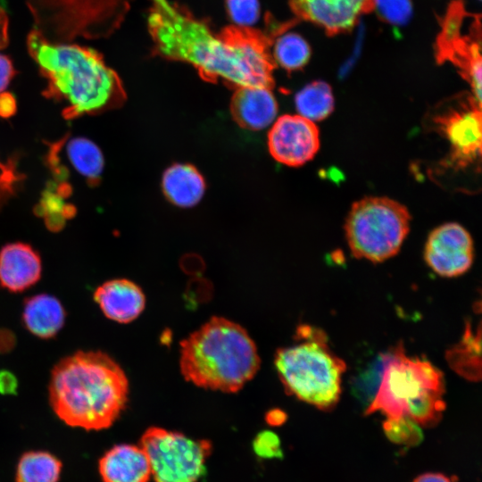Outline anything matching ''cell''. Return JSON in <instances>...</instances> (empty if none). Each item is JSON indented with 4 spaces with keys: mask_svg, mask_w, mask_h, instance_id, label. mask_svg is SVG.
Segmentation results:
<instances>
[{
    "mask_svg": "<svg viewBox=\"0 0 482 482\" xmlns=\"http://www.w3.org/2000/svg\"><path fill=\"white\" fill-rule=\"evenodd\" d=\"M383 430L392 443L399 445L416 446L423 440L420 426L407 415L386 419L383 423Z\"/></svg>",
    "mask_w": 482,
    "mask_h": 482,
    "instance_id": "83f0119b",
    "label": "cell"
},
{
    "mask_svg": "<svg viewBox=\"0 0 482 482\" xmlns=\"http://www.w3.org/2000/svg\"><path fill=\"white\" fill-rule=\"evenodd\" d=\"M410 220L407 208L393 199L369 196L355 202L345 226L353 255L372 262L395 255L409 233Z\"/></svg>",
    "mask_w": 482,
    "mask_h": 482,
    "instance_id": "52a82bcc",
    "label": "cell"
},
{
    "mask_svg": "<svg viewBox=\"0 0 482 482\" xmlns=\"http://www.w3.org/2000/svg\"><path fill=\"white\" fill-rule=\"evenodd\" d=\"M147 17L152 54L183 62L209 82L221 80L236 89L274 85L276 62L270 47L274 33L229 25L215 34L207 21L169 0H151Z\"/></svg>",
    "mask_w": 482,
    "mask_h": 482,
    "instance_id": "6da1fadb",
    "label": "cell"
},
{
    "mask_svg": "<svg viewBox=\"0 0 482 482\" xmlns=\"http://www.w3.org/2000/svg\"><path fill=\"white\" fill-rule=\"evenodd\" d=\"M103 482H149L152 478L148 457L140 445L119 444L108 449L98 461Z\"/></svg>",
    "mask_w": 482,
    "mask_h": 482,
    "instance_id": "e0dca14e",
    "label": "cell"
},
{
    "mask_svg": "<svg viewBox=\"0 0 482 482\" xmlns=\"http://www.w3.org/2000/svg\"><path fill=\"white\" fill-rule=\"evenodd\" d=\"M226 8L230 19L240 26H250L260 14L258 0H226Z\"/></svg>",
    "mask_w": 482,
    "mask_h": 482,
    "instance_id": "f1b7e54d",
    "label": "cell"
},
{
    "mask_svg": "<svg viewBox=\"0 0 482 482\" xmlns=\"http://www.w3.org/2000/svg\"><path fill=\"white\" fill-rule=\"evenodd\" d=\"M473 241L460 224L445 223L428 236L424 252L426 263L436 274L453 278L465 273L473 262Z\"/></svg>",
    "mask_w": 482,
    "mask_h": 482,
    "instance_id": "7c38bea8",
    "label": "cell"
},
{
    "mask_svg": "<svg viewBox=\"0 0 482 482\" xmlns=\"http://www.w3.org/2000/svg\"><path fill=\"white\" fill-rule=\"evenodd\" d=\"M390 350L379 353L368 366L352 379L353 395L368 407L373 401L380 386Z\"/></svg>",
    "mask_w": 482,
    "mask_h": 482,
    "instance_id": "484cf974",
    "label": "cell"
},
{
    "mask_svg": "<svg viewBox=\"0 0 482 482\" xmlns=\"http://www.w3.org/2000/svg\"><path fill=\"white\" fill-rule=\"evenodd\" d=\"M299 343L278 349L275 367L289 395L328 411L338 403L345 362L329 348L325 334L302 325L296 330Z\"/></svg>",
    "mask_w": 482,
    "mask_h": 482,
    "instance_id": "5b68a950",
    "label": "cell"
},
{
    "mask_svg": "<svg viewBox=\"0 0 482 482\" xmlns=\"http://www.w3.org/2000/svg\"><path fill=\"white\" fill-rule=\"evenodd\" d=\"M468 12L461 1H454L442 23L437 43L438 61H451L468 80L474 93V100L481 105V32L480 19L463 33Z\"/></svg>",
    "mask_w": 482,
    "mask_h": 482,
    "instance_id": "30bf717a",
    "label": "cell"
},
{
    "mask_svg": "<svg viewBox=\"0 0 482 482\" xmlns=\"http://www.w3.org/2000/svg\"><path fill=\"white\" fill-rule=\"evenodd\" d=\"M27 48L46 80L43 95L62 104L67 120L120 106L126 93L117 72L96 50L73 43H53L33 29Z\"/></svg>",
    "mask_w": 482,
    "mask_h": 482,
    "instance_id": "7a4b0ae2",
    "label": "cell"
},
{
    "mask_svg": "<svg viewBox=\"0 0 482 482\" xmlns=\"http://www.w3.org/2000/svg\"><path fill=\"white\" fill-rule=\"evenodd\" d=\"M272 57L287 71L302 69L309 61L311 48L298 34L289 33L279 37L274 45Z\"/></svg>",
    "mask_w": 482,
    "mask_h": 482,
    "instance_id": "d4e9b609",
    "label": "cell"
},
{
    "mask_svg": "<svg viewBox=\"0 0 482 482\" xmlns=\"http://www.w3.org/2000/svg\"><path fill=\"white\" fill-rule=\"evenodd\" d=\"M66 312L55 296L38 294L25 299L21 319L25 328L41 339L54 337L65 323Z\"/></svg>",
    "mask_w": 482,
    "mask_h": 482,
    "instance_id": "d6986e66",
    "label": "cell"
},
{
    "mask_svg": "<svg viewBox=\"0 0 482 482\" xmlns=\"http://www.w3.org/2000/svg\"><path fill=\"white\" fill-rule=\"evenodd\" d=\"M253 449L256 455L263 459L282 458L280 439L272 431L260 432L253 439Z\"/></svg>",
    "mask_w": 482,
    "mask_h": 482,
    "instance_id": "4dcf8cb0",
    "label": "cell"
},
{
    "mask_svg": "<svg viewBox=\"0 0 482 482\" xmlns=\"http://www.w3.org/2000/svg\"><path fill=\"white\" fill-rule=\"evenodd\" d=\"M257 347L239 324L213 316L180 343V371L194 385L236 393L260 369Z\"/></svg>",
    "mask_w": 482,
    "mask_h": 482,
    "instance_id": "277c9868",
    "label": "cell"
},
{
    "mask_svg": "<svg viewBox=\"0 0 482 482\" xmlns=\"http://www.w3.org/2000/svg\"><path fill=\"white\" fill-rule=\"evenodd\" d=\"M155 482H199L206 473L212 443L160 427L145 429L139 445Z\"/></svg>",
    "mask_w": 482,
    "mask_h": 482,
    "instance_id": "9c48e42d",
    "label": "cell"
},
{
    "mask_svg": "<svg viewBox=\"0 0 482 482\" xmlns=\"http://www.w3.org/2000/svg\"><path fill=\"white\" fill-rule=\"evenodd\" d=\"M432 390H445L443 373L426 359L409 357L399 344L390 350L378 390L365 414L380 411L386 419L406 415V406Z\"/></svg>",
    "mask_w": 482,
    "mask_h": 482,
    "instance_id": "ba28073f",
    "label": "cell"
},
{
    "mask_svg": "<svg viewBox=\"0 0 482 482\" xmlns=\"http://www.w3.org/2000/svg\"><path fill=\"white\" fill-rule=\"evenodd\" d=\"M271 125L268 147L277 162L292 167L301 166L319 151L320 132L313 121L299 114H285Z\"/></svg>",
    "mask_w": 482,
    "mask_h": 482,
    "instance_id": "8fae6325",
    "label": "cell"
},
{
    "mask_svg": "<svg viewBox=\"0 0 482 482\" xmlns=\"http://www.w3.org/2000/svg\"><path fill=\"white\" fill-rule=\"evenodd\" d=\"M480 106L472 103L465 110L453 111L437 119L440 129L452 145L453 157L461 163L472 162L480 154Z\"/></svg>",
    "mask_w": 482,
    "mask_h": 482,
    "instance_id": "5bb4252c",
    "label": "cell"
},
{
    "mask_svg": "<svg viewBox=\"0 0 482 482\" xmlns=\"http://www.w3.org/2000/svg\"><path fill=\"white\" fill-rule=\"evenodd\" d=\"M374 7L384 20L395 24L406 21L411 9L410 0H374Z\"/></svg>",
    "mask_w": 482,
    "mask_h": 482,
    "instance_id": "f546056e",
    "label": "cell"
},
{
    "mask_svg": "<svg viewBox=\"0 0 482 482\" xmlns=\"http://www.w3.org/2000/svg\"><path fill=\"white\" fill-rule=\"evenodd\" d=\"M132 0H26L34 28L53 43L110 37L124 21Z\"/></svg>",
    "mask_w": 482,
    "mask_h": 482,
    "instance_id": "8992f818",
    "label": "cell"
},
{
    "mask_svg": "<svg viewBox=\"0 0 482 482\" xmlns=\"http://www.w3.org/2000/svg\"><path fill=\"white\" fill-rule=\"evenodd\" d=\"M94 300L105 317L123 324L136 320L145 305V296L140 287L127 278L103 283L96 289Z\"/></svg>",
    "mask_w": 482,
    "mask_h": 482,
    "instance_id": "2e32d148",
    "label": "cell"
},
{
    "mask_svg": "<svg viewBox=\"0 0 482 482\" xmlns=\"http://www.w3.org/2000/svg\"><path fill=\"white\" fill-rule=\"evenodd\" d=\"M287 420V415L284 411L278 409L270 411L266 415V421L271 426H279Z\"/></svg>",
    "mask_w": 482,
    "mask_h": 482,
    "instance_id": "8d00e7d4",
    "label": "cell"
},
{
    "mask_svg": "<svg viewBox=\"0 0 482 482\" xmlns=\"http://www.w3.org/2000/svg\"><path fill=\"white\" fill-rule=\"evenodd\" d=\"M230 110L234 120L242 128L261 130L276 120L278 104L271 88L241 87L235 89Z\"/></svg>",
    "mask_w": 482,
    "mask_h": 482,
    "instance_id": "ac0fdd59",
    "label": "cell"
},
{
    "mask_svg": "<svg viewBox=\"0 0 482 482\" xmlns=\"http://www.w3.org/2000/svg\"><path fill=\"white\" fill-rule=\"evenodd\" d=\"M289 6L297 18L336 35L351 30L374 8V0H289Z\"/></svg>",
    "mask_w": 482,
    "mask_h": 482,
    "instance_id": "4fadbf2b",
    "label": "cell"
},
{
    "mask_svg": "<svg viewBox=\"0 0 482 482\" xmlns=\"http://www.w3.org/2000/svg\"><path fill=\"white\" fill-rule=\"evenodd\" d=\"M165 197L174 205L183 208L197 204L205 192V181L191 164L175 163L165 170L162 179Z\"/></svg>",
    "mask_w": 482,
    "mask_h": 482,
    "instance_id": "ffe728a7",
    "label": "cell"
},
{
    "mask_svg": "<svg viewBox=\"0 0 482 482\" xmlns=\"http://www.w3.org/2000/svg\"><path fill=\"white\" fill-rule=\"evenodd\" d=\"M129 380L110 355L78 351L61 359L51 372L48 399L54 414L71 428H110L124 411Z\"/></svg>",
    "mask_w": 482,
    "mask_h": 482,
    "instance_id": "3957f363",
    "label": "cell"
},
{
    "mask_svg": "<svg viewBox=\"0 0 482 482\" xmlns=\"http://www.w3.org/2000/svg\"><path fill=\"white\" fill-rule=\"evenodd\" d=\"M17 110V104L14 96L7 92L0 93V117L9 118Z\"/></svg>",
    "mask_w": 482,
    "mask_h": 482,
    "instance_id": "d6a6232c",
    "label": "cell"
},
{
    "mask_svg": "<svg viewBox=\"0 0 482 482\" xmlns=\"http://www.w3.org/2000/svg\"><path fill=\"white\" fill-rule=\"evenodd\" d=\"M481 336L480 328L477 334L467 322L461 341L446 352V360L451 368L463 378L478 381L481 378Z\"/></svg>",
    "mask_w": 482,
    "mask_h": 482,
    "instance_id": "7402d4cb",
    "label": "cell"
},
{
    "mask_svg": "<svg viewBox=\"0 0 482 482\" xmlns=\"http://www.w3.org/2000/svg\"><path fill=\"white\" fill-rule=\"evenodd\" d=\"M68 186L60 187L56 190H47L40 201L39 214L45 218L47 226L53 229H59L74 213L73 206L66 204L63 196L68 195Z\"/></svg>",
    "mask_w": 482,
    "mask_h": 482,
    "instance_id": "4316f807",
    "label": "cell"
},
{
    "mask_svg": "<svg viewBox=\"0 0 482 482\" xmlns=\"http://www.w3.org/2000/svg\"><path fill=\"white\" fill-rule=\"evenodd\" d=\"M17 381L12 373L8 371L0 372V392L3 394L12 393L16 389Z\"/></svg>",
    "mask_w": 482,
    "mask_h": 482,
    "instance_id": "e575fe53",
    "label": "cell"
},
{
    "mask_svg": "<svg viewBox=\"0 0 482 482\" xmlns=\"http://www.w3.org/2000/svg\"><path fill=\"white\" fill-rule=\"evenodd\" d=\"M412 482H453V480L442 473L427 472L418 476Z\"/></svg>",
    "mask_w": 482,
    "mask_h": 482,
    "instance_id": "d590c367",
    "label": "cell"
},
{
    "mask_svg": "<svg viewBox=\"0 0 482 482\" xmlns=\"http://www.w3.org/2000/svg\"><path fill=\"white\" fill-rule=\"evenodd\" d=\"M62 462L45 450H29L19 458L15 468V482H59Z\"/></svg>",
    "mask_w": 482,
    "mask_h": 482,
    "instance_id": "44dd1931",
    "label": "cell"
},
{
    "mask_svg": "<svg viewBox=\"0 0 482 482\" xmlns=\"http://www.w3.org/2000/svg\"><path fill=\"white\" fill-rule=\"evenodd\" d=\"M66 153L74 170L84 177L88 184L96 185L104 165L100 148L87 138L74 137L68 142Z\"/></svg>",
    "mask_w": 482,
    "mask_h": 482,
    "instance_id": "603a6c76",
    "label": "cell"
},
{
    "mask_svg": "<svg viewBox=\"0 0 482 482\" xmlns=\"http://www.w3.org/2000/svg\"><path fill=\"white\" fill-rule=\"evenodd\" d=\"M8 24L9 20L7 13L4 8L0 6V49H4L8 46Z\"/></svg>",
    "mask_w": 482,
    "mask_h": 482,
    "instance_id": "836d02e7",
    "label": "cell"
},
{
    "mask_svg": "<svg viewBox=\"0 0 482 482\" xmlns=\"http://www.w3.org/2000/svg\"><path fill=\"white\" fill-rule=\"evenodd\" d=\"M42 262L29 245L17 242L0 250V287L11 293H21L41 278Z\"/></svg>",
    "mask_w": 482,
    "mask_h": 482,
    "instance_id": "9a60e30c",
    "label": "cell"
},
{
    "mask_svg": "<svg viewBox=\"0 0 482 482\" xmlns=\"http://www.w3.org/2000/svg\"><path fill=\"white\" fill-rule=\"evenodd\" d=\"M295 104L299 115L313 122L322 120L334 109L332 89L324 81H314L295 95Z\"/></svg>",
    "mask_w": 482,
    "mask_h": 482,
    "instance_id": "cb8c5ba5",
    "label": "cell"
},
{
    "mask_svg": "<svg viewBox=\"0 0 482 482\" xmlns=\"http://www.w3.org/2000/svg\"><path fill=\"white\" fill-rule=\"evenodd\" d=\"M15 73L12 61L6 55L0 54V93L7 87Z\"/></svg>",
    "mask_w": 482,
    "mask_h": 482,
    "instance_id": "1f68e13d",
    "label": "cell"
}]
</instances>
